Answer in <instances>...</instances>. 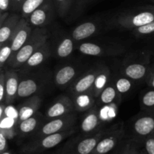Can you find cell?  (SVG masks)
<instances>
[{"instance_id":"6da1fadb","label":"cell","mask_w":154,"mask_h":154,"mask_svg":"<svg viewBox=\"0 0 154 154\" xmlns=\"http://www.w3.org/2000/svg\"><path fill=\"white\" fill-rule=\"evenodd\" d=\"M48 35L47 30L43 28H35L26 42L25 45L9 59V66L13 69L24 66L29 57L40 48L44 44L48 42Z\"/></svg>"},{"instance_id":"7a4b0ae2","label":"cell","mask_w":154,"mask_h":154,"mask_svg":"<svg viewBox=\"0 0 154 154\" xmlns=\"http://www.w3.org/2000/svg\"><path fill=\"white\" fill-rule=\"evenodd\" d=\"M74 129L50 134L38 139H32L20 148V154H39L48 149H52L60 144L63 140L73 134Z\"/></svg>"},{"instance_id":"3957f363","label":"cell","mask_w":154,"mask_h":154,"mask_svg":"<svg viewBox=\"0 0 154 154\" xmlns=\"http://www.w3.org/2000/svg\"><path fill=\"white\" fill-rule=\"evenodd\" d=\"M154 21V7H147L119 14L116 18L118 27L135 30Z\"/></svg>"},{"instance_id":"277c9868","label":"cell","mask_w":154,"mask_h":154,"mask_svg":"<svg viewBox=\"0 0 154 154\" xmlns=\"http://www.w3.org/2000/svg\"><path fill=\"white\" fill-rule=\"evenodd\" d=\"M76 114L73 113L61 117L51 119L42 126L39 127L38 129L34 133L33 139H38L50 134L72 129L76 122Z\"/></svg>"},{"instance_id":"5b68a950","label":"cell","mask_w":154,"mask_h":154,"mask_svg":"<svg viewBox=\"0 0 154 154\" xmlns=\"http://www.w3.org/2000/svg\"><path fill=\"white\" fill-rule=\"evenodd\" d=\"M124 128L123 125L114 126L100 140L96 147L91 154H107L116 147L119 142L124 137Z\"/></svg>"},{"instance_id":"8992f818","label":"cell","mask_w":154,"mask_h":154,"mask_svg":"<svg viewBox=\"0 0 154 154\" xmlns=\"http://www.w3.org/2000/svg\"><path fill=\"white\" fill-rule=\"evenodd\" d=\"M32 27L26 19L21 18L17 27L9 40L13 57L24 45L32 34Z\"/></svg>"},{"instance_id":"52a82bcc","label":"cell","mask_w":154,"mask_h":154,"mask_svg":"<svg viewBox=\"0 0 154 154\" xmlns=\"http://www.w3.org/2000/svg\"><path fill=\"white\" fill-rule=\"evenodd\" d=\"M56 11L52 0H48L43 5L36 9L27 18L31 26L36 28H42L44 26L50 24Z\"/></svg>"},{"instance_id":"ba28073f","label":"cell","mask_w":154,"mask_h":154,"mask_svg":"<svg viewBox=\"0 0 154 154\" xmlns=\"http://www.w3.org/2000/svg\"><path fill=\"white\" fill-rule=\"evenodd\" d=\"M79 51L85 55L102 57L121 54L124 51V49L120 46L101 45L93 42H84L80 45Z\"/></svg>"},{"instance_id":"9c48e42d","label":"cell","mask_w":154,"mask_h":154,"mask_svg":"<svg viewBox=\"0 0 154 154\" xmlns=\"http://www.w3.org/2000/svg\"><path fill=\"white\" fill-rule=\"evenodd\" d=\"M101 68L102 67H96V69L89 71L75 82L72 87V91L75 96L80 97L87 94H92L95 82L100 72Z\"/></svg>"},{"instance_id":"30bf717a","label":"cell","mask_w":154,"mask_h":154,"mask_svg":"<svg viewBox=\"0 0 154 154\" xmlns=\"http://www.w3.org/2000/svg\"><path fill=\"white\" fill-rule=\"evenodd\" d=\"M114 126L111 127L108 129H103L99 131L90 135H87L81 140H80L75 146L73 151L74 154H91L95 148L96 147L101 139L109 132Z\"/></svg>"},{"instance_id":"8fae6325","label":"cell","mask_w":154,"mask_h":154,"mask_svg":"<svg viewBox=\"0 0 154 154\" xmlns=\"http://www.w3.org/2000/svg\"><path fill=\"white\" fill-rule=\"evenodd\" d=\"M75 109V104L67 96H61L47 110L45 116L48 119H52L70 114Z\"/></svg>"},{"instance_id":"7c38bea8","label":"cell","mask_w":154,"mask_h":154,"mask_svg":"<svg viewBox=\"0 0 154 154\" xmlns=\"http://www.w3.org/2000/svg\"><path fill=\"white\" fill-rule=\"evenodd\" d=\"M133 131L137 137L144 138L154 134V113L138 117L134 122Z\"/></svg>"},{"instance_id":"4fadbf2b","label":"cell","mask_w":154,"mask_h":154,"mask_svg":"<svg viewBox=\"0 0 154 154\" xmlns=\"http://www.w3.org/2000/svg\"><path fill=\"white\" fill-rule=\"evenodd\" d=\"M100 124V115L97 108L90 109L83 118L81 124V129L85 135H90L98 129Z\"/></svg>"},{"instance_id":"5bb4252c","label":"cell","mask_w":154,"mask_h":154,"mask_svg":"<svg viewBox=\"0 0 154 154\" xmlns=\"http://www.w3.org/2000/svg\"><path fill=\"white\" fill-rule=\"evenodd\" d=\"M42 104V99L38 96H32L26 102L23 103L19 107L17 113V124L36 114Z\"/></svg>"},{"instance_id":"9a60e30c","label":"cell","mask_w":154,"mask_h":154,"mask_svg":"<svg viewBox=\"0 0 154 154\" xmlns=\"http://www.w3.org/2000/svg\"><path fill=\"white\" fill-rule=\"evenodd\" d=\"M20 19L21 17L18 14H11L0 24V46L2 47L9 42Z\"/></svg>"},{"instance_id":"2e32d148","label":"cell","mask_w":154,"mask_h":154,"mask_svg":"<svg viewBox=\"0 0 154 154\" xmlns=\"http://www.w3.org/2000/svg\"><path fill=\"white\" fill-rule=\"evenodd\" d=\"M5 104H10L17 97L19 87V76L13 70H7L5 72Z\"/></svg>"},{"instance_id":"e0dca14e","label":"cell","mask_w":154,"mask_h":154,"mask_svg":"<svg viewBox=\"0 0 154 154\" xmlns=\"http://www.w3.org/2000/svg\"><path fill=\"white\" fill-rule=\"evenodd\" d=\"M151 69L148 65L141 63H132L125 66L123 69V74L132 80L143 79L147 78Z\"/></svg>"},{"instance_id":"ac0fdd59","label":"cell","mask_w":154,"mask_h":154,"mask_svg":"<svg viewBox=\"0 0 154 154\" xmlns=\"http://www.w3.org/2000/svg\"><path fill=\"white\" fill-rule=\"evenodd\" d=\"M40 86V82L35 79L28 78L21 80L18 87L17 98H26L34 96L38 91Z\"/></svg>"},{"instance_id":"d6986e66","label":"cell","mask_w":154,"mask_h":154,"mask_svg":"<svg viewBox=\"0 0 154 154\" xmlns=\"http://www.w3.org/2000/svg\"><path fill=\"white\" fill-rule=\"evenodd\" d=\"M50 54L51 48L48 42H46L29 57V59L25 63V67L26 69H32L39 66L49 57Z\"/></svg>"},{"instance_id":"ffe728a7","label":"cell","mask_w":154,"mask_h":154,"mask_svg":"<svg viewBox=\"0 0 154 154\" xmlns=\"http://www.w3.org/2000/svg\"><path fill=\"white\" fill-rule=\"evenodd\" d=\"M41 120L42 117L40 115L35 114L32 117L21 121L20 122L17 124V133L20 135H26L31 133H35L39 128Z\"/></svg>"},{"instance_id":"44dd1931","label":"cell","mask_w":154,"mask_h":154,"mask_svg":"<svg viewBox=\"0 0 154 154\" xmlns=\"http://www.w3.org/2000/svg\"><path fill=\"white\" fill-rule=\"evenodd\" d=\"M97 25L93 22H85L80 24L72 31V37L75 41H81L92 36L97 31Z\"/></svg>"},{"instance_id":"7402d4cb","label":"cell","mask_w":154,"mask_h":154,"mask_svg":"<svg viewBox=\"0 0 154 154\" xmlns=\"http://www.w3.org/2000/svg\"><path fill=\"white\" fill-rule=\"evenodd\" d=\"M76 69L73 66H65L60 68L56 73L54 81L56 85L60 87L66 86L72 81L76 75Z\"/></svg>"},{"instance_id":"603a6c76","label":"cell","mask_w":154,"mask_h":154,"mask_svg":"<svg viewBox=\"0 0 154 154\" xmlns=\"http://www.w3.org/2000/svg\"><path fill=\"white\" fill-rule=\"evenodd\" d=\"M99 102L104 105H110L120 101V95L117 91L114 84H108L99 96Z\"/></svg>"},{"instance_id":"cb8c5ba5","label":"cell","mask_w":154,"mask_h":154,"mask_svg":"<svg viewBox=\"0 0 154 154\" xmlns=\"http://www.w3.org/2000/svg\"><path fill=\"white\" fill-rule=\"evenodd\" d=\"M110 71L106 66L101 68V70L98 75L97 79L95 82L94 87L93 89V96L95 98H99L101 92L102 91L105 86L108 84V79H109Z\"/></svg>"},{"instance_id":"d4e9b609","label":"cell","mask_w":154,"mask_h":154,"mask_svg":"<svg viewBox=\"0 0 154 154\" xmlns=\"http://www.w3.org/2000/svg\"><path fill=\"white\" fill-rule=\"evenodd\" d=\"M48 0H25L21 7V18L27 19L33 11L43 5Z\"/></svg>"},{"instance_id":"484cf974","label":"cell","mask_w":154,"mask_h":154,"mask_svg":"<svg viewBox=\"0 0 154 154\" xmlns=\"http://www.w3.org/2000/svg\"><path fill=\"white\" fill-rule=\"evenodd\" d=\"M74 49L73 41L70 38H65L59 44L57 48V54L59 57L65 58L70 55Z\"/></svg>"},{"instance_id":"4316f807","label":"cell","mask_w":154,"mask_h":154,"mask_svg":"<svg viewBox=\"0 0 154 154\" xmlns=\"http://www.w3.org/2000/svg\"><path fill=\"white\" fill-rule=\"evenodd\" d=\"M56 12L60 18H64L68 14L72 8L74 0H52Z\"/></svg>"},{"instance_id":"83f0119b","label":"cell","mask_w":154,"mask_h":154,"mask_svg":"<svg viewBox=\"0 0 154 154\" xmlns=\"http://www.w3.org/2000/svg\"><path fill=\"white\" fill-rule=\"evenodd\" d=\"M141 106L144 110L154 113V89L151 88L144 92L141 96Z\"/></svg>"},{"instance_id":"f1b7e54d","label":"cell","mask_w":154,"mask_h":154,"mask_svg":"<svg viewBox=\"0 0 154 154\" xmlns=\"http://www.w3.org/2000/svg\"><path fill=\"white\" fill-rule=\"evenodd\" d=\"M115 85L117 91L120 95L123 94H126L131 90L132 87V79L128 77H119L116 79L115 82L114 83Z\"/></svg>"},{"instance_id":"f546056e","label":"cell","mask_w":154,"mask_h":154,"mask_svg":"<svg viewBox=\"0 0 154 154\" xmlns=\"http://www.w3.org/2000/svg\"><path fill=\"white\" fill-rule=\"evenodd\" d=\"M11 47L10 43L7 42L1 47V50H0V66H1L2 69L5 63L8 62L9 59L11 58Z\"/></svg>"},{"instance_id":"4dcf8cb0","label":"cell","mask_w":154,"mask_h":154,"mask_svg":"<svg viewBox=\"0 0 154 154\" xmlns=\"http://www.w3.org/2000/svg\"><path fill=\"white\" fill-rule=\"evenodd\" d=\"M134 33L136 36H147V35L154 34V21L145 24L142 27H138L134 30Z\"/></svg>"},{"instance_id":"1f68e13d","label":"cell","mask_w":154,"mask_h":154,"mask_svg":"<svg viewBox=\"0 0 154 154\" xmlns=\"http://www.w3.org/2000/svg\"><path fill=\"white\" fill-rule=\"evenodd\" d=\"M139 152L138 150L136 144L133 141L130 140L126 143L124 147L123 148L120 154H138Z\"/></svg>"},{"instance_id":"d6a6232c","label":"cell","mask_w":154,"mask_h":154,"mask_svg":"<svg viewBox=\"0 0 154 154\" xmlns=\"http://www.w3.org/2000/svg\"><path fill=\"white\" fill-rule=\"evenodd\" d=\"M144 140V152L146 154H154V134L149 136Z\"/></svg>"},{"instance_id":"836d02e7","label":"cell","mask_w":154,"mask_h":154,"mask_svg":"<svg viewBox=\"0 0 154 154\" xmlns=\"http://www.w3.org/2000/svg\"><path fill=\"white\" fill-rule=\"evenodd\" d=\"M5 99V74L1 70V75H0V101L4 104Z\"/></svg>"},{"instance_id":"e575fe53","label":"cell","mask_w":154,"mask_h":154,"mask_svg":"<svg viewBox=\"0 0 154 154\" xmlns=\"http://www.w3.org/2000/svg\"><path fill=\"white\" fill-rule=\"evenodd\" d=\"M8 150V137L4 131H0V153Z\"/></svg>"},{"instance_id":"d590c367","label":"cell","mask_w":154,"mask_h":154,"mask_svg":"<svg viewBox=\"0 0 154 154\" xmlns=\"http://www.w3.org/2000/svg\"><path fill=\"white\" fill-rule=\"evenodd\" d=\"M25 0H11V9L14 11H20L22 5Z\"/></svg>"},{"instance_id":"8d00e7d4","label":"cell","mask_w":154,"mask_h":154,"mask_svg":"<svg viewBox=\"0 0 154 154\" xmlns=\"http://www.w3.org/2000/svg\"><path fill=\"white\" fill-rule=\"evenodd\" d=\"M9 8H11V0H0V11H1V14L8 12Z\"/></svg>"},{"instance_id":"74e56055","label":"cell","mask_w":154,"mask_h":154,"mask_svg":"<svg viewBox=\"0 0 154 154\" xmlns=\"http://www.w3.org/2000/svg\"><path fill=\"white\" fill-rule=\"evenodd\" d=\"M147 83H148L149 85L151 87V88L154 89V69H151L149 73L148 76H147Z\"/></svg>"},{"instance_id":"f35d334b","label":"cell","mask_w":154,"mask_h":154,"mask_svg":"<svg viewBox=\"0 0 154 154\" xmlns=\"http://www.w3.org/2000/svg\"><path fill=\"white\" fill-rule=\"evenodd\" d=\"M6 113V109L3 103L0 105V120L2 121L4 119V113Z\"/></svg>"},{"instance_id":"ab89813d","label":"cell","mask_w":154,"mask_h":154,"mask_svg":"<svg viewBox=\"0 0 154 154\" xmlns=\"http://www.w3.org/2000/svg\"><path fill=\"white\" fill-rule=\"evenodd\" d=\"M60 154H72V151L66 149V150H63V152H60Z\"/></svg>"},{"instance_id":"60d3db41","label":"cell","mask_w":154,"mask_h":154,"mask_svg":"<svg viewBox=\"0 0 154 154\" xmlns=\"http://www.w3.org/2000/svg\"><path fill=\"white\" fill-rule=\"evenodd\" d=\"M1 154H14V152H12L11 151H9V150H6V151H5V152H2Z\"/></svg>"},{"instance_id":"b9f144b4","label":"cell","mask_w":154,"mask_h":154,"mask_svg":"<svg viewBox=\"0 0 154 154\" xmlns=\"http://www.w3.org/2000/svg\"><path fill=\"white\" fill-rule=\"evenodd\" d=\"M138 154H146V153L144 152V151H141V152H139V153Z\"/></svg>"},{"instance_id":"7bdbcfd3","label":"cell","mask_w":154,"mask_h":154,"mask_svg":"<svg viewBox=\"0 0 154 154\" xmlns=\"http://www.w3.org/2000/svg\"><path fill=\"white\" fill-rule=\"evenodd\" d=\"M81 1H83V2H84V1H87V2H88V1H93V0H81Z\"/></svg>"},{"instance_id":"ee69618b","label":"cell","mask_w":154,"mask_h":154,"mask_svg":"<svg viewBox=\"0 0 154 154\" xmlns=\"http://www.w3.org/2000/svg\"><path fill=\"white\" fill-rule=\"evenodd\" d=\"M150 1H151V2H153L154 3V0H150Z\"/></svg>"},{"instance_id":"f6af8a7d","label":"cell","mask_w":154,"mask_h":154,"mask_svg":"<svg viewBox=\"0 0 154 154\" xmlns=\"http://www.w3.org/2000/svg\"><path fill=\"white\" fill-rule=\"evenodd\" d=\"M72 154H74V153H73V152H72Z\"/></svg>"}]
</instances>
